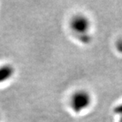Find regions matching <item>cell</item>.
Listing matches in <instances>:
<instances>
[{
	"label": "cell",
	"mask_w": 122,
	"mask_h": 122,
	"mask_svg": "<svg viewBox=\"0 0 122 122\" xmlns=\"http://www.w3.org/2000/svg\"><path fill=\"white\" fill-rule=\"evenodd\" d=\"M70 29L77 39L86 43L91 41L90 31L91 24L89 19L83 14L74 15L70 21Z\"/></svg>",
	"instance_id": "6da1fadb"
},
{
	"label": "cell",
	"mask_w": 122,
	"mask_h": 122,
	"mask_svg": "<svg viewBox=\"0 0 122 122\" xmlns=\"http://www.w3.org/2000/svg\"><path fill=\"white\" fill-rule=\"evenodd\" d=\"M92 96L86 90L80 89L72 93L69 99V107L73 112L80 114L88 110L92 104Z\"/></svg>",
	"instance_id": "7a4b0ae2"
},
{
	"label": "cell",
	"mask_w": 122,
	"mask_h": 122,
	"mask_svg": "<svg viewBox=\"0 0 122 122\" xmlns=\"http://www.w3.org/2000/svg\"><path fill=\"white\" fill-rule=\"evenodd\" d=\"M13 73V68L10 66H3L0 67V83L10 80Z\"/></svg>",
	"instance_id": "3957f363"
},
{
	"label": "cell",
	"mask_w": 122,
	"mask_h": 122,
	"mask_svg": "<svg viewBox=\"0 0 122 122\" xmlns=\"http://www.w3.org/2000/svg\"><path fill=\"white\" fill-rule=\"evenodd\" d=\"M120 122H122V121H120Z\"/></svg>",
	"instance_id": "277c9868"
}]
</instances>
